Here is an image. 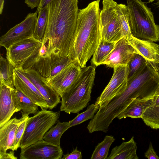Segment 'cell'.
I'll return each mask as SVG.
<instances>
[{
  "mask_svg": "<svg viewBox=\"0 0 159 159\" xmlns=\"http://www.w3.org/2000/svg\"><path fill=\"white\" fill-rule=\"evenodd\" d=\"M78 0H52L47 6L48 20L42 46L47 52L73 59L79 9Z\"/></svg>",
  "mask_w": 159,
  "mask_h": 159,
  "instance_id": "6da1fadb",
  "label": "cell"
},
{
  "mask_svg": "<svg viewBox=\"0 0 159 159\" xmlns=\"http://www.w3.org/2000/svg\"><path fill=\"white\" fill-rule=\"evenodd\" d=\"M100 1H94L86 7L79 9L73 59L81 68L86 66L101 40Z\"/></svg>",
  "mask_w": 159,
  "mask_h": 159,
  "instance_id": "7a4b0ae2",
  "label": "cell"
},
{
  "mask_svg": "<svg viewBox=\"0 0 159 159\" xmlns=\"http://www.w3.org/2000/svg\"><path fill=\"white\" fill-rule=\"evenodd\" d=\"M96 74L95 66L81 68V74L74 83L61 96L60 111L78 113L86 107L91 100V93Z\"/></svg>",
  "mask_w": 159,
  "mask_h": 159,
  "instance_id": "3957f363",
  "label": "cell"
},
{
  "mask_svg": "<svg viewBox=\"0 0 159 159\" xmlns=\"http://www.w3.org/2000/svg\"><path fill=\"white\" fill-rule=\"evenodd\" d=\"M129 25L132 36L139 39L159 41V25L151 9L141 0H127Z\"/></svg>",
  "mask_w": 159,
  "mask_h": 159,
  "instance_id": "277c9868",
  "label": "cell"
},
{
  "mask_svg": "<svg viewBox=\"0 0 159 159\" xmlns=\"http://www.w3.org/2000/svg\"><path fill=\"white\" fill-rule=\"evenodd\" d=\"M42 44L33 36L15 42L6 48V58L15 68L29 69L39 57Z\"/></svg>",
  "mask_w": 159,
  "mask_h": 159,
  "instance_id": "5b68a950",
  "label": "cell"
},
{
  "mask_svg": "<svg viewBox=\"0 0 159 159\" xmlns=\"http://www.w3.org/2000/svg\"><path fill=\"white\" fill-rule=\"evenodd\" d=\"M60 111L43 109L29 117L20 142L21 149L43 140L45 134L57 123L60 117Z\"/></svg>",
  "mask_w": 159,
  "mask_h": 159,
  "instance_id": "8992f818",
  "label": "cell"
},
{
  "mask_svg": "<svg viewBox=\"0 0 159 159\" xmlns=\"http://www.w3.org/2000/svg\"><path fill=\"white\" fill-rule=\"evenodd\" d=\"M102 3L99 15L101 39L116 43L124 37L116 13L117 3L113 0H103Z\"/></svg>",
  "mask_w": 159,
  "mask_h": 159,
  "instance_id": "52a82bcc",
  "label": "cell"
},
{
  "mask_svg": "<svg viewBox=\"0 0 159 159\" xmlns=\"http://www.w3.org/2000/svg\"><path fill=\"white\" fill-rule=\"evenodd\" d=\"M113 68L111 79L95 103L99 109L105 107L111 100L122 93L127 87L129 72L128 65Z\"/></svg>",
  "mask_w": 159,
  "mask_h": 159,
  "instance_id": "ba28073f",
  "label": "cell"
},
{
  "mask_svg": "<svg viewBox=\"0 0 159 159\" xmlns=\"http://www.w3.org/2000/svg\"><path fill=\"white\" fill-rule=\"evenodd\" d=\"M36 11L28 14L25 19L10 29L0 38V46L6 48L15 42L33 36L37 20Z\"/></svg>",
  "mask_w": 159,
  "mask_h": 159,
  "instance_id": "9c48e42d",
  "label": "cell"
},
{
  "mask_svg": "<svg viewBox=\"0 0 159 159\" xmlns=\"http://www.w3.org/2000/svg\"><path fill=\"white\" fill-rule=\"evenodd\" d=\"M81 68L78 63L74 61L53 77L45 80L61 97L79 78Z\"/></svg>",
  "mask_w": 159,
  "mask_h": 159,
  "instance_id": "30bf717a",
  "label": "cell"
},
{
  "mask_svg": "<svg viewBox=\"0 0 159 159\" xmlns=\"http://www.w3.org/2000/svg\"><path fill=\"white\" fill-rule=\"evenodd\" d=\"M63 155L60 147L43 139L21 149L20 159H61Z\"/></svg>",
  "mask_w": 159,
  "mask_h": 159,
  "instance_id": "8fae6325",
  "label": "cell"
},
{
  "mask_svg": "<svg viewBox=\"0 0 159 159\" xmlns=\"http://www.w3.org/2000/svg\"><path fill=\"white\" fill-rule=\"evenodd\" d=\"M74 61L69 57H60L54 55L39 56L30 69L37 71L44 79L50 78Z\"/></svg>",
  "mask_w": 159,
  "mask_h": 159,
  "instance_id": "7c38bea8",
  "label": "cell"
},
{
  "mask_svg": "<svg viewBox=\"0 0 159 159\" xmlns=\"http://www.w3.org/2000/svg\"><path fill=\"white\" fill-rule=\"evenodd\" d=\"M21 111L15 87L0 85V127L9 120L16 112Z\"/></svg>",
  "mask_w": 159,
  "mask_h": 159,
  "instance_id": "4fadbf2b",
  "label": "cell"
},
{
  "mask_svg": "<svg viewBox=\"0 0 159 159\" xmlns=\"http://www.w3.org/2000/svg\"><path fill=\"white\" fill-rule=\"evenodd\" d=\"M135 53H138L130 44L126 37L115 43L114 48L102 64L114 68L119 66H127Z\"/></svg>",
  "mask_w": 159,
  "mask_h": 159,
  "instance_id": "5bb4252c",
  "label": "cell"
},
{
  "mask_svg": "<svg viewBox=\"0 0 159 159\" xmlns=\"http://www.w3.org/2000/svg\"><path fill=\"white\" fill-rule=\"evenodd\" d=\"M13 81L15 88L30 98L41 109H48L44 97L21 70L14 69Z\"/></svg>",
  "mask_w": 159,
  "mask_h": 159,
  "instance_id": "9a60e30c",
  "label": "cell"
},
{
  "mask_svg": "<svg viewBox=\"0 0 159 159\" xmlns=\"http://www.w3.org/2000/svg\"><path fill=\"white\" fill-rule=\"evenodd\" d=\"M22 70L44 97L48 109L52 110L61 102L60 96L38 72L33 69Z\"/></svg>",
  "mask_w": 159,
  "mask_h": 159,
  "instance_id": "2e32d148",
  "label": "cell"
},
{
  "mask_svg": "<svg viewBox=\"0 0 159 159\" xmlns=\"http://www.w3.org/2000/svg\"><path fill=\"white\" fill-rule=\"evenodd\" d=\"M29 117V115L22 113V116L10 119L0 127V156L8 150L12 149L15 134L19 125Z\"/></svg>",
  "mask_w": 159,
  "mask_h": 159,
  "instance_id": "e0dca14e",
  "label": "cell"
},
{
  "mask_svg": "<svg viewBox=\"0 0 159 159\" xmlns=\"http://www.w3.org/2000/svg\"><path fill=\"white\" fill-rule=\"evenodd\" d=\"M126 38L138 54L147 60L159 64V45L153 42L143 40L133 36Z\"/></svg>",
  "mask_w": 159,
  "mask_h": 159,
  "instance_id": "ac0fdd59",
  "label": "cell"
},
{
  "mask_svg": "<svg viewBox=\"0 0 159 159\" xmlns=\"http://www.w3.org/2000/svg\"><path fill=\"white\" fill-rule=\"evenodd\" d=\"M137 149V144L133 136L129 141L113 148L107 159H138Z\"/></svg>",
  "mask_w": 159,
  "mask_h": 159,
  "instance_id": "d6986e66",
  "label": "cell"
},
{
  "mask_svg": "<svg viewBox=\"0 0 159 159\" xmlns=\"http://www.w3.org/2000/svg\"><path fill=\"white\" fill-rule=\"evenodd\" d=\"M154 96L150 98L134 100L117 118L119 120L126 117L141 118L147 108L152 102Z\"/></svg>",
  "mask_w": 159,
  "mask_h": 159,
  "instance_id": "ffe728a7",
  "label": "cell"
},
{
  "mask_svg": "<svg viewBox=\"0 0 159 159\" xmlns=\"http://www.w3.org/2000/svg\"><path fill=\"white\" fill-rule=\"evenodd\" d=\"M141 118L148 126L153 129H159V86L154 94L152 102Z\"/></svg>",
  "mask_w": 159,
  "mask_h": 159,
  "instance_id": "44dd1931",
  "label": "cell"
},
{
  "mask_svg": "<svg viewBox=\"0 0 159 159\" xmlns=\"http://www.w3.org/2000/svg\"><path fill=\"white\" fill-rule=\"evenodd\" d=\"M115 43L107 42L101 39L100 43L91 59L92 65L98 66L102 65L114 47Z\"/></svg>",
  "mask_w": 159,
  "mask_h": 159,
  "instance_id": "7402d4cb",
  "label": "cell"
},
{
  "mask_svg": "<svg viewBox=\"0 0 159 159\" xmlns=\"http://www.w3.org/2000/svg\"><path fill=\"white\" fill-rule=\"evenodd\" d=\"M70 128L69 121L61 122L58 120L56 125L52 126L45 134L43 139L54 144L60 146L61 136Z\"/></svg>",
  "mask_w": 159,
  "mask_h": 159,
  "instance_id": "603a6c76",
  "label": "cell"
},
{
  "mask_svg": "<svg viewBox=\"0 0 159 159\" xmlns=\"http://www.w3.org/2000/svg\"><path fill=\"white\" fill-rule=\"evenodd\" d=\"M0 83L15 87L13 81V70L15 68L8 60L0 56Z\"/></svg>",
  "mask_w": 159,
  "mask_h": 159,
  "instance_id": "cb8c5ba5",
  "label": "cell"
},
{
  "mask_svg": "<svg viewBox=\"0 0 159 159\" xmlns=\"http://www.w3.org/2000/svg\"><path fill=\"white\" fill-rule=\"evenodd\" d=\"M116 13L124 36L127 38L132 36L129 25V10L127 6L117 4Z\"/></svg>",
  "mask_w": 159,
  "mask_h": 159,
  "instance_id": "d4e9b609",
  "label": "cell"
},
{
  "mask_svg": "<svg viewBox=\"0 0 159 159\" xmlns=\"http://www.w3.org/2000/svg\"><path fill=\"white\" fill-rule=\"evenodd\" d=\"M38 13L33 36L42 42L47 24L48 12L47 6L40 9Z\"/></svg>",
  "mask_w": 159,
  "mask_h": 159,
  "instance_id": "484cf974",
  "label": "cell"
},
{
  "mask_svg": "<svg viewBox=\"0 0 159 159\" xmlns=\"http://www.w3.org/2000/svg\"><path fill=\"white\" fill-rule=\"evenodd\" d=\"M115 139L113 136H106L103 140L95 147L90 158L107 159L110 147Z\"/></svg>",
  "mask_w": 159,
  "mask_h": 159,
  "instance_id": "4316f807",
  "label": "cell"
},
{
  "mask_svg": "<svg viewBox=\"0 0 159 159\" xmlns=\"http://www.w3.org/2000/svg\"><path fill=\"white\" fill-rule=\"evenodd\" d=\"M15 91L22 113L35 115L39 111V106L30 98L16 89Z\"/></svg>",
  "mask_w": 159,
  "mask_h": 159,
  "instance_id": "83f0119b",
  "label": "cell"
},
{
  "mask_svg": "<svg viewBox=\"0 0 159 159\" xmlns=\"http://www.w3.org/2000/svg\"><path fill=\"white\" fill-rule=\"evenodd\" d=\"M147 60L138 53H135L128 65L129 72L128 80H130L137 75L144 67Z\"/></svg>",
  "mask_w": 159,
  "mask_h": 159,
  "instance_id": "f1b7e54d",
  "label": "cell"
},
{
  "mask_svg": "<svg viewBox=\"0 0 159 159\" xmlns=\"http://www.w3.org/2000/svg\"><path fill=\"white\" fill-rule=\"evenodd\" d=\"M99 107L95 103L89 105L84 111L79 113L73 119L69 121L70 128L79 125L92 119L99 109Z\"/></svg>",
  "mask_w": 159,
  "mask_h": 159,
  "instance_id": "f546056e",
  "label": "cell"
},
{
  "mask_svg": "<svg viewBox=\"0 0 159 159\" xmlns=\"http://www.w3.org/2000/svg\"><path fill=\"white\" fill-rule=\"evenodd\" d=\"M28 118L24 120L18 126L16 131L12 150L16 151L20 148V142L24 133Z\"/></svg>",
  "mask_w": 159,
  "mask_h": 159,
  "instance_id": "4dcf8cb0",
  "label": "cell"
},
{
  "mask_svg": "<svg viewBox=\"0 0 159 159\" xmlns=\"http://www.w3.org/2000/svg\"><path fill=\"white\" fill-rule=\"evenodd\" d=\"M82 156L81 152L79 151L76 148L70 153L63 155L61 159H81Z\"/></svg>",
  "mask_w": 159,
  "mask_h": 159,
  "instance_id": "1f68e13d",
  "label": "cell"
},
{
  "mask_svg": "<svg viewBox=\"0 0 159 159\" xmlns=\"http://www.w3.org/2000/svg\"><path fill=\"white\" fill-rule=\"evenodd\" d=\"M144 157L148 159H159V157L156 153L151 142L148 150L144 153Z\"/></svg>",
  "mask_w": 159,
  "mask_h": 159,
  "instance_id": "d6a6232c",
  "label": "cell"
},
{
  "mask_svg": "<svg viewBox=\"0 0 159 159\" xmlns=\"http://www.w3.org/2000/svg\"><path fill=\"white\" fill-rule=\"evenodd\" d=\"M40 0H25V2L28 7L33 9L35 7H39Z\"/></svg>",
  "mask_w": 159,
  "mask_h": 159,
  "instance_id": "836d02e7",
  "label": "cell"
},
{
  "mask_svg": "<svg viewBox=\"0 0 159 159\" xmlns=\"http://www.w3.org/2000/svg\"><path fill=\"white\" fill-rule=\"evenodd\" d=\"M14 151L7 152L3 155L0 156V159H17V158L14 155Z\"/></svg>",
  "mask_w": 159,
  "mask_h": 159,
  "instance_id": "e575fe53",
  "label": "cell"
},
{
  "mask_svg": "<svg viewBox=\"0 0 159 159\" xmlns=\"http://www.w3.org/2000/svg\"><path fill=\"white\" fill-rule=\"evenodd\" d=\"M52 0H40L39 7L37 8L36 11L38 13L39 10L45 7Z\"/></svg>",
  "mask_w": 159,
  "mask_h": 159,
  "instance_id": "d590c367",
  "label": "cell"
},
{
  "mask_svg": "<svg viewBox=\"0 0 159 159\" xmlns=\"http://www.w3.org/2000/svg\"><path fill=\"white\" fill-rule=\"evenodd\" d=\"M4 0H0V14L1 15L2 13L4 5Z\"/></svg>",
  "mask_w": 159,
  "mask_h": 159,
  "instance_id": "8d00e7d4",
  "label": "cell"
},
{
  "mask_svg": "<svg viewBox=\"0 0 159 159\" xmlns=\"http://www.w3.org/2000/svg\"><path fill=\"white\" fill-rule=\"evenodd\" d=\"M155 5L157 7H159V0H157V2L155 3Z\"/></svg>",
  "mask_w": 159,
  "mask_h": 159,
  "instance_id": "74e56055",
  "label": "cell"
},
{
  "mask_svg": "<svg viewBox=\"0 0 159 159\" xmlns=\"http://www.w3.org/2000/svg\"><path fill=\"white\" fill-rule=\"evenodd\" d=\"M147 0L148 1V3H151V2H154L156 0Z\"/></svg>",
  "mask_w": 159,
  "mask_h": 159,
  "instance_id": "f35d334b",
  "label": "cell"
}]
</instances>
